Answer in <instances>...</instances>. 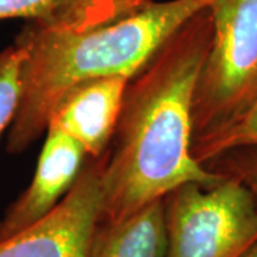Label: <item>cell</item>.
I'll use <instances>...</instances> for the list:
<instances>
[{
	"label": "cell",
	"mask_w": 257,
	"mask_h": 257,
	"mask_svg": "<svg viewBox=\"0 0 257 257\" xmlns=\"http://www.w3.org/2000/svg\"><path fill=\"white\" fill-rule=\"evenodd\" d=\"M211 36L207 8L128 80L110 153L103 155L100 221L126 219L182 184L224 177L193 156V99Z\"/></svg>",
	"instance_id": "obj_1"
},
{
	"label": "cell",
	"mask_w": 257,
	"mask_h": 257,
	"mask_svg": "<svg viewBox=\"0 0 257 257\" xmlns=\"http://www.w3.org/2000/svg\"><path fill=\"white\" fill-rule=\"evenodd\" d=\"M213 0H162L93 28L28 22L15 43L23 49L20 100L6 150L23 153L45 135L50 114L79 83L132 79L177 29Z\"/></svg>",
	"instance_id": "obj_2"
},
{
	"label": "cell",
	"mask_w": 257,
	"mask_h": 257,
	"mask_svg": "<svg viewBox=\"0 0 257 257\" xmlns=\"http://www.w3.org/2000/svg\"><path fill=\"white\" fill-rule=\"evenodd\" d=\"M209 10L213 36L193 99V156L257 99V0H213Z\"/></svg>",
	"instance_id": "obj_3"
},
{
	"label": "cell",
	"mask_w": 257,
	"mask_h": 257,
	"mask_svg": "<svg viewBox=\"0 0 257 257\" xmlns=\"http://www.w3.org/2000/svg\"><path fill=\"white\" fill-rule=\"evenodd\" d=\"M165 207L167 257H240L257 241V202L237 176L182 184Z\"/></svg>",
	"instance_id": "obj_4"
},
{
	"label": "cell",
	"mask_w": 257,
	"mask_h": 257,
	"mask_svg": "<svg viewBox=\"0 0 257 257\" xmlns=\"http://www.w3.org/2000/svg\"><path fill=\"white\" fill-rule=\"evenodd\" d=\"M103 156L83 166L73 187L42 220L0 241V257H89L100 220Z\"/></svg>",
	"instance_id": "obj_5"
},
{
	"label": "cell",
	"mask_w": 257,
	"mask_h": 257,
	"mask_svg": "<svg viewBox=\"0 0 257 257\" xmlns=\"http://www.w3.org/2000/svg\"><path fill=\"white\" fill-rule=\"evenodd\" d=\"M45 135L32 182L0 219V241L47 216L73 187L82 172L87 156L84 149L55 127H47Z\"/></svg>",
	"instance_id": "obj_6"
},
{
	"label": "cell",
	"mask_w": 257,
	"mask_h": 257,
	"mask_svg": "<svg viewBox=\"0 0 257 257\" xmlns=\"http://www.w3.org/2000/svg\"><path fill=\"white\" fill-rule=\"evenodd\" d=\"M128 80L110 76L76 84L57 101L47 127L60 130L76 140L87 156L99 159L114 136Z\"/></svg>",
	"instance_id": "obj_7"
},
{
	"label": "cell",
	"mask_w": 257,
	"mask_h": 257,
	"mask_svg": "<svg viewBox=\"0 0 257 257\" xmlns=\"http://www.w3.org/2000/svg\"><path fill=\"white\" fill-rule=\"evenodd\" d=\"M89 257H167L165 199L121 220H99Z\"/></svg>",
	"instance_id": "obj_8"
},
{
	"label": "cell",
	"mask_w": 257,
	"mask_h": 257,
	"mask_svg": "<svg viewBox=\"0 0 257 257\" xmlns=\"http://www.w3.org/2000/svg\"><path fill=\"white\" fill-rule=\"evenodd\" d=\"M82 0H0V22L25 19L28 22L74 28Z\"/></svg>",
	"instance_id": "obj_9"
},
{
	"label": "cell",
	"mask_w": 257,
	"mask_h": 257,
	"mask_svg": "<svg viewBox=\"0 0 257 257\" xmlns=\"http://www.w3.org/2000/svg\"><path fill=\"white\" fill-rule=\"evenodd\" d=\"M25 52L16 43L0 52V136L9 130L20 100V73Z\"/></svg>",
	"instance_id": "obj_10"
},
{
	"label": "cell",
	"mask_w": 257,
	"mask_h": 257,
	"mask_svg": "<svg viewBox=\"0 0 257 257\" xmlns=\"http://www.w3.org/2000/svg\"><path fill=\"white\" fill-rule=\"evenodd\" d=\"M243 147H257V99L234 126L203 147L194 157L206 166L211 160Z\"/></svg>",
	"instance_id": "obj_11"
},
{
	"label": "cell",
	"mask_w": 257,
	"mask_h": 257,
	"mask_svg": "<svg viewBox=\"0 0 257 257\" xmlns=\"http://www.w3.org/2000/svg\"><path fill=\"white\" fill-rule=\"evenodd\" d=\"M162 0H82L76 29L93 28L127 16Z\"/></svg>",
	"instance_id": "obj_12"
},
{
	"label": "cell",
	"mask_w": 257,
	"mask_h": 257,
	"mask_svg": "<svg viewBox=\"0 0 257 257\" xmlns=\"http://www.w3.org/2000/svg\"><path fill=\"white\" fill-rule=\"evenodd\" d=\"M233 176H237L240 180H243L247 184V187L254 194V199L257 202V159L241 165V167H237Z\"/></svg>",
	"instance_id": "obj_13"
},
{
	"label": "cell",
	"mask_w": 257,
	"mask_h": 257,
	"mask_svg": "<svg viewBox=\"0 0 257 257\" xmlns=\"http://www.w3.org/2000/svg\"><path fill=\"white\" fill-rule=\"evenodd\" d=\"M240 257H257V241L254 244H251Z\"/></svg>",
	"instance_id": "obj_14"
}]
</instances>
